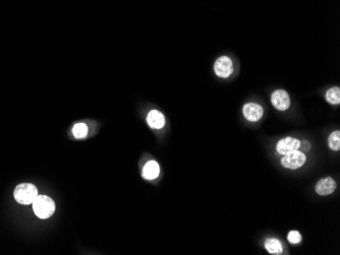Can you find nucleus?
I'll return each mask as SVG.
<instances>
[{
    "mask_svg": "<svg viewBox=\"0 0 340 255\" xmlns=\"http://www.w3.org/2000/svg\"><path fill=\"white\" fill-rule=\"evenodd\" d=\"M326 101L332 105H338L340 103V89L338 87L331 88L326 93Z\"/></svg>",
    "mask_w": 340,
    "mask_h": 255,
    "instance_id": "nucleus-12",
    "label": "nucleus"
},
{
    "mask_svg": "<svg viewBox=\"0 0 340 255\" xmlns=\"http://www.w3.org/2000/svg\"><path fill=\"white\" fill-rule=\"evenodd\" d=\"M214 72L219 77H228L233 72V65L231 59L227 56H222L218 58L214 64Z\"/></svg>",
    "mask_w": 340,
    "mask_h": 255,
    "instance_id": "nucleus-4",
    "label": "nucleus"
},
{
    "mask_svg": "<svg viewBox=\"0 0 340 255\" xmlns=\"http://www.w3.org/2000/svg\"><path fill=\"white\" fill-rule=\"evenodd\" d=\"M328 146L330 149L334 151H338L340 149V131L339 130H335L329 135Z\"/></svg>",
    "mask_w": 340,
    "mask_h": 255,
    "instance_id": "nucleus-13",
    "label": "nucleus"
},
{
    "mask_svg": "<svg viewBox=\"0 0 340 255\" xmlns=\"http://www.w3.org/2000/svg\"><path fill=\"white\" fill-rule=\"evenodd\" d=\"M300 141L295 138H284L276 144V150L279 155H286L288 152L299 149Z\"/></svg>",
    "mask_w": 340,
    "mask_h": 255,
    "instance_id": "nucleus-6",
    "label": "nucleus"
},
{
    "mask_svg": "<svg viewBox=\"0 0 340 255\" xmlns=\"http://www.w3.org/2000/svg\"><path fill=\"white\" fill-rule=\"evenodd\" d=\"M299 148L301 149L302 152H305V151L310 150V148H311L310 142L309 141H301L300 145H299Z\"/></svg>",
    "mask_w": 340,
    "mask_h": 255,
    "instance_id": "nucleus-16",
    "label": "nucleus"
},
{
    "mask_svg": "<svg viewBox=\"0 0 340 255\" xmlns=\"http://www.w3.org/2000/svg\"><path fill=\"white\" fill-rule=\"evenodd\" d=\"M336 189V182L331 177H326L321 179L316 184V192L321 196H327L332 194Z\"/></svg>",
    "mask_w": 340,
    "mask_h": 255,
    "instance_id": "nucleus-8",
    "label": "nucleus"
},
{
    "mask_svg": "<svg viewBox=\"0 0 340 255\" xmlns=\"http://www.w3.org/2000/svg\"><path fill=\"white\" fill-rule=\"evenodd\" d=\"M147 122L151 128L161 129L165 125V117L158 110H152L147 116Z\"/></svg>",
    "mask_w": 340,
    "mask_h": 255,
    "instance_id": "nucleus-9",
    "label": "nucleus"
},
{
    "mask_svg": "<svg viewBox=\"0 0 340 255\" xmlns=\"http://www.w3.org/2000/svg\"><path fill=\"white\" fill-rule=\"evenodd\" d=\"M160 173V167L157 162L150 161L148 162L143 169V177L147 180L156 179Z\"/></svg>",
    "mask_w": 340,
    "mask_h": 255,
    "instance_id": "nucleus-10",
    "label": "nucleus"
},
{
    "mask_svg": "<svg viewBox=\"0 0 340 255\" xmlns=\"http://www.w3.org/2000/svg\"><path fill=\"white\" fill-rule=\"evenodd\" d=\"M73 133L79 140L86 138L88 134V126L85 123H77L73 128Z\"/></svg>",
    "mask_w": 340,
    "mask_h": 255,
    "instance_id": "nucleus-14",
    "label": "nucleus"
},
{
    "mask_svg": "<svg viewBox=\"0 0 340 255\" xmlns=\"http://www.w3.org/2000/svg\"><path fill=\"white\" fill-rule=\"evenodd\" d=\"M32 205L34 213L40 219H48L55 212L54 201L46 195H38Z\"/></svg>",
    "mask_w": 340,
    "mask_h": 255,
    "instance_id": "nucleus-2",
    "label": "nucleus"
},
{
    "mask_svg": "<svg viewBox=\"0 0 340 255\" xmlns=\"http://www.w3.org/2000/svg\"><path fill=\"white\" fill-rule=\"evenodd\" d=\"M287 240L292 244H298L301 242V235L298 231H291L287 235Z\"/></svg>",
    "mask_w": 340,
    "mask_h": 255,
    "instance_id": "nucleus-15",
    "label": "nucleus"
},
{
    "mask_svg": "<svg viewBox=\"0 0 340 255\" xmlns=\"http://www.w3.org/2000/svg\"><path fill=\"white\" fill-rule=\"evenodd\" d=\"M243 113L247 120L257 122L263 116V108L256 103H248L243 108Z\"/></svg>",
    "mask_w": 340,
    "mask_h": 255,
    "instance_id": "nucleus-7",
    "label": "nucleus"
},
{
    "mask_svg": "<svg viewBox=\"0 0 340 255\" xmlns=\"http://www.w3.org/2000/svg\"><path fill=\"white\" fill-rule=\"evenodd\" d=\"M265 248L270 254H274V255H279L283 251L280 241L276 239V238H268L265 242Z\"/></svg>",
    "mask_w": 340,
    "mask_h": 255,
    "instance_id": "nucleus-11",
    "label": "nucleus"
},
{
    "mask_svg": "<svg viewBox=\"0 0 340 255\" xmlns=\"http://www.w3.org/2000/svg\"><path fill=\"white\" fill-rule=\"evenodd\" d=\"M14 199L21 205H32L38 196L37 187L31 183H22L15 187L13 192Z\"/></svg>",
    "mask_w": 340,
    "mask_h": 255,
    "instance_id": "nucleus-1",
    "label": "nucleus"
},
{
    "mask_svg": "<svg viewBox=\"0 0 340 255\" xmlns=\"http://www.w3.org/2000/svg\"><path fill=\"white\" fill-rule=\"evenodd\" d=\"M305 160H307V157H305L304 152L297 149L283 155L281 159V165L286 169L297 170L304 165Z\"/></svg>",
    "mask_w": 340,
    "mask_h": 255,
    "instance_id": "nucleus-3",
    "label": "nucleus"
},
{
    "mask_svg": "<svg viewBox=\"0 0 340 255\" xmlns=\"http://www.w3.org/2000/svg\"><path fill=\"white\" fill-rule=\"evenodd\" d=\"M271 102L274 108L279 111H285L291 106L290 95L283 90H277L273 92V94L271 95Z\"/></svg>",
    "mask_w": 340,
    "mask_h": 255,
    "instance_id": "nucleus-5",
    "label": "nucleus"
}]
</instances>
